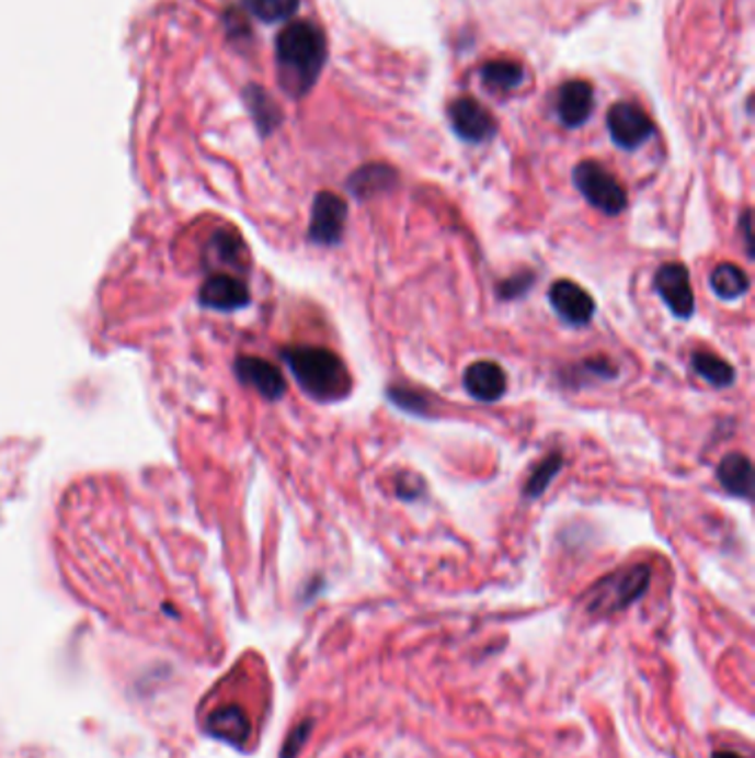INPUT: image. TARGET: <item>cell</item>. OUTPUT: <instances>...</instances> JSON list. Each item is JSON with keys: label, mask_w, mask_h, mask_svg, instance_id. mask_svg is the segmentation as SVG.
I'll list each match as a JSON object with an SVG mask.
<instances>
[{"label": "cell", "mask_w": 755, "mask_h": 758, "mask_svg": "<svg viewBox=\"0 0 755 758\" xmlns=\"http://www.w3.org/2000/svg\"><path fill=\"white\" fill-rule=\"evenodd\" d=\"M397 171L388 165L381 162H373V165H364L359 167L348 180H346V189L357 197V200H370L375 195H381L390 189L397 186Z\"/></svg>", "instance_id": "16"}, {"label": "cell", "mask_w": 755, "mask_h": 758, "mask_svg": "<svg viewBox=\"0 0 755 758\" xmlns=\"http://www.w3.org/2000/svg\"><path fill=\"white\" fill-rule=\"evenodd\" d=\"M275 58L282 87L290 95L301 98L317 82L327 63V36L317 25L297 21L277 36Z\"/></svg>", "instance_id": "1"}, {"label": "cell", "mask_w": 755, "mask_h": 758, "mask_svg": "<svg viewBox=\"0 0 755 758\" xmlns=\"http://www.w3.org/2000/svg\"><path fill=\"white\" fill-rule=\"evenodd\" d=\"M709 284H711V291L724 299V302H735L740 297H744L751 289V280L748 275L731 264V262H722L718 264L713 271H711V278H709Z\"/></svg>", "instance_id": "18"}, {"label": "cell", "mask_w": 755, "mask_h": 758, "mask_svg": "<svg viewBox=\"0 0 755 758\" xmlns=\"http://www.w3.org/2000/svg\"><path fill=\"white\" fill-rule=\"evenodd\" d=\"M563 464H565V460H563L561 453H550L544 462H538V464L531 468V473H529V477L525 479V484H523V497L529 499V501H534V499H538V497H544V495L548 493L550 484H552V482L559 477V473L563 471Z\"/></svg>", "instance_id": "19"}, {"label": "cell", "mask_w": 755, "mask_h": 758, "mask_svg": "<svg viewBox=\"0 0 755 758\" xmlns=\"http://www.w3.org/2000/svg\"><path fill=\"white\" fill-rule=\"evenodd\" d=\"M548 299L554 313L570 327H587L596 315L594 297L572 280H557L548 291Z\"/></svg>", "instance_id": "9"}, {"label": "cell", "mask_w": 755, "mask_h": 758, "mask_svg": "<svg viewBox=\"0 0 755 758\" xmlns=\"http://www.w3.org/2000/svg\"><path fill=\"white\" fill-rule=\"evenodd\" d=\"M386 397L392 406H397L399 410L414 415V417H427L430 412H433V399H430L425 393H421L419 388H412V386L392 384V386H388Z\"/></svg>", "instance_id": "21"}, {"label": "cell", "mask_w": 755, "mask_h": 758, "mask_svg": "<svg viewBox=\"0 0 755 758\" xmlns=\"http://www.w3.org/2000/svg\"><path fill=\"white\" fill-rule=\"evenodd\" d=\"M455 134L466 143H488L496 134V121L474 98H459L448 110Z\"/></svg>", "instance_id": "8"}, {"label": "cell", "mask_w": 755, "mask_h": 758, "mask_svg": "<svg viewBox=\"0 0 755 758\" xmlns=\"http://www.w3.org/2000/svg\"><path fill=\"white\" fill-rule=\"evenodd\" d=\"M654 291L678 319H689L696 310V297L689 269L680 262H667L654 273Z\"/></svg>", "instance_id": "7"}, {"label": "cell", "mask_w": 755, "mask_h": 758, "mask_svg": "<svg viewBox=\"0 0 755 758\" xmlns=\"http://www.w3.org/2000/svg\"><path fill=\"white\" fill-rule=\"evenodd\" d=\"M421 493H423V479H421V477H416V475H412V473H403V475L399 477V482H397V495H399L401 499L412 501V499H416Z\"/></svg>", "instance_id": "25"}, {"label": "cell", "mask_w": 755, "mask_h": 758, "mask_svg": "<svg viewBox=\"0 0 755 758\" xmlns=\"http://www.w3.org/2000/svg\"><path fill=\"white\" fill-rule=\"evenodd\" d=\"M236 373L242 384L255 388L262 397L275 401L286 393V380L282 371L262 358H240L236 362Z\"/></svg>", "instance_id": "13"}, {"label": "cell", "mask_w": 755, "mask_h": 758, "mask_svg": "<svg viewBox=\"0 0 755 758\" xmlns=\"http://www.w3.org/2000/svg\"><path fill=\"white\" fill-rule=\"evenodd\" d=\"M247 100H249V106H251V112H253L255 123L262 129V134H271L279 125V118H282L275 102L260 87H251L247 91Z\"/></svg>", "instance_id": "22"}, {"label": "cell", "mask_w": 755, "mask_h": 758, "mask_svg": "<svg viewBox=\"0 0 755 758\" xmlns=\"http://www.w3.org/2000/svg\"><path fill=\"white\" fill-rule=\"evenodd\" d=\"M348 220V204L342 195L319 191L312 200L308 240L317 247H338L344 240Z\"/></svg>", "instance_id": "5"}, {"label": "cell", "mask_w": 755, "mask_h": 758, "mask_svg": "<svg viewBox=\"0 0 755 758\" xmlns=\"http://www.w3.org/2000/svg\"><path fill=\"white\" fill-rule=\"evenodd\" d=\"M691 369L713 388H729L735 384V369L720 355L698 349L691 353Z\"/></svg>", "instance_id": "17"}, {"label": "cell", "mask_w": 755, "mask_h": 758, "mask_svg": "<svg viewBox=\"0 0 755 758\" xmlns=\"http://www.w3.org/2000/svg\"><path fill=\"white\" fill-rule=\"evenodd\" d=\"M199 302L208 308L236 310L251 302V293L242 278L231 273H213L199 289Z\"/></svg>", "instance_id": "10"}, {"label": "cell", "mask_w": 755, "mask_h": 758, "mask_svg": "<svg viewBox=\"0 0 755 758\" xmlns=\"http://www.w3.org/2000/svg\"><path fill=\"white\" fill-rule=\"evenodd\" d=\"M607 129L611 140L627 151L642 147L654 136V123L633 102H616L607 112Z\"/></svg>", "instance_id": "6"}, {"label": "cell", "mask_w": 755, "mask_h": 758, "mask_svg": "<svg viewBox=\"0 0 755 758\" xmlns=\"http://www.w3.org/2000/svg\"><path fill=\"white\" fill-rule=\"evenodd\" d=\"M308 732H310V723H301L299 727L293 729V734L286 738V745H284V751H282V758H293L297 756V751L301 749L304 740L308 738Z\"/></svg>", "instance_id": "26"}, {"label": "cell", "mask_w": 755, "mask_h": 758, "mask_svg": "<svg viewBox=\"0 0 755 758\" xmlns=\"http://www.w3.org/2000/svg\"><path fill=\"white\" fill-rule=\"evenodd\" d=\"M652 581V570L644 564H636L622 570H616L600 579L587 592V612L596 616H609L622 612L631 603H636Z\"/></svg>", "instance_id": "3"}, {"label": "cell", "mask_w": 755, "mask_h": 758, "mask_svg": "<svg viewBox=\"0 0 755 758\" xmlns=\"http://www.w3.org/2000/svg\"><path fill=\"white\" fill-rule=\"evenodd\" d=\"M206 732L229 745H244L251 736V719L240 705L215 708L206 719Z\"/></svg>", "instance_id": "14"}, {"label": "cell", "mask_w": 755, "mask_h": 758, "mask_svg": "<svg viewBox=\"0 0 755 758\" xmlns=\"http://www.w3.org/2000/svg\"><path fill=\"white\" fill-rule=\"evenodd\" d=\"M282 360L299 388L314 401H344L353 393V375L344 360L321 347H288Z\"/></svg>", "instance_id": "2"}, {"label": "cell", "mask_w": 755, "mask_h": 758, "mask_svg": "<svg viewBox=\"0 0 755 758\" xmlns=\"http://www.w3.org/2000/svg\"><path fill=\"white\" fill-rule=\"evenodd\" d=\"M740 231H742V240L746 245V253L748 258L755 256V249H753V231H751V208H746L742 213V218H740Z\"/></svg>", "instance_id": "27"}, {"label": "cell", "mask_w": 755, "mask_h": 758, "mask_svg": "<svg viewBox=\"0 0 755 758\" xmlns=\"http://www.w3.org/2000/svg\"><path fill=\"white\" fill-rule=\"evenodd\" d=\"M594 89L585 80H568L557 91V116L568 129H576L592 116Z\"/></svg>", "instance_id": "11"}, {"label": "cell", "mask_w": 755, "mask_h": 758, "mask_svg": "<svg viewBox=\"0 0 755 758\" xmlns=\"http://www.w3.org/2000/svg\"><path fill=\"white\" fill-rule=\"evenodd\" d=\"M464 388L472 399L492 404L505 395L507 377H505V371L496 362L479 360L466 369Z\"/></svg>", "instance_id": "12"}, {"label": "cell", "mask_w": 755, "mask_h": 758, "mask_svg": "<svg viewBox=\"0 0 755 758\" xmlns=\"http://www.w3.org/2000/svg\"><path fill=\"white\" fill-rule=\"evenodd\" d=\"M481 80L490 91H510L523 82V67L512 60H492L483 65Z\"/></svg>", "instance_id": "20"}, {"label": "cell", "mask_w": 755, "mask_h": 758, "mask_svg": "<svg viewBox=\"0 0 755 758\" xmlns=\"http://www.w3.org/2000/svg\"><path fill=\"white\" fill-rule=\"evenodd\" d=\"M249 8L260 21L277 23L290 19L297 12L299 0H249Z\"/></svg>", "instance_id": "23"}, {"label": "cell", "mask_w": 755, "mask_h": 758, "mask_svg": "<svg viewBox=\"0 0 755 758\" xmlns=\"http://www.w3.org/2000/svg\"><path fill=\"white\" fill-rule=\"evenodd\" d=\"M716 479L731 497L746 501L753 497V464L742 453L724 455L716 468Z\"/></svg>", "instance_id": "15"}, {"label": "cell", "mask_w": 755, "mask_h": 758, "mask_svg": "<svg viewBox=\"0 0 755 758\" xmlns=\"http://www.w3.org/2000/svg\"><path fill=\"white\" fill-rule=\"evenodd\" d=\"M534 282H536V278L531 271H521V273H514V275L505 278L503 282H499L496 293L501 299H518V297L529 293Z\"/></svg>", "instance_id": "24"}, {"label": "cell", "mask_w": 755, "mask_h": 758, "mask_svg": "<svg viewBox=\"0 0 755 758\" xmlns=\"http://www.w3.org/2000/svg\"><path fill=\"white\" fill-rule=\"evenodd\" d=\"M574 184L596 211L609 218H616L627 208V191L618 178L596 160H583L574 167Z\"/></svg>", "instance_id": "4"}, {"label": "cell", "mask_w": 755, "mask_h": 758, "mask_svg": "<svg viewBox=\"0 0 755 758\" xmlns=\"http://www.w3.org/2000/svg\"><path fill=\"white\" fill-rule=\"evenodd\" d=\"M713 758H742L740 754H735V751H727V749H722V751H716L713 754Z\"/></svg>", "instance_id": "28"}]
</instances>
